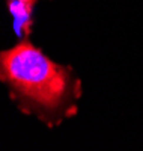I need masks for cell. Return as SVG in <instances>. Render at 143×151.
Listing matches in <instances>:
<instances>
[{"label":"cell","instance_id":"cell-1","mask_svg":"<svg viewBox=\"0 0 143 151\" xmlns=\"http://www.w3.org/2000/svg\"><path fill=\"white\" fill-rule=\"evenodd\" d=\"M0 80L21 112L48 127L72 116L82 97V82L72 68L50 59L27 40L0 53Z\"/></svg>","mask_w":143,"mask_h":151},{"label":"cell","instance_id":"cell-2","mask_svg":"<svg viewBox=\"0 0 143 151\" xmlns=\"http://www.w3.org/2000/svg\"><path fill=\"white\" fill-rule=\"evenodd\" d=\"M8 11L12 15V29L20 41L27 40L33 27V8L32 0H6Z\"/></svg>","mask_w":143,"mask_h":151},{"label":"cell","instance_id":"cell-3","mask_svg":"<svg viewBox=\"0 0 143 151\" xmlns=\"http://www.w3.org/2000/svg\"><path fill=\"white\" fill-rule=\"evenodd\" d=\"M32 2H35V3H36V2H38V0H32Z\"/></svg>","mask_w":143,"mask_h":151}]
</instances>
